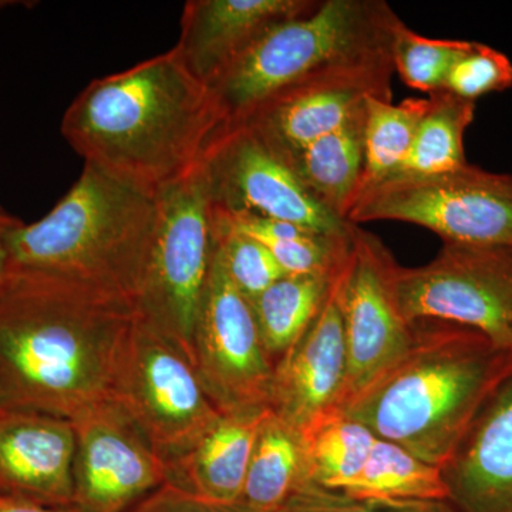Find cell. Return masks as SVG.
<instances>
[{"label":"cell","instance_id":"6da1fadb","mask_svg":"<svg viewBox=\"0 0 512 512\" xmlns=\"http://www.w3.org/2000/svg\"><path fill=\"white\" fill-rule=\"evenodd\" d=\"M136 319L123 296L13 269L0 296L3 407L73 421L109 403Z\"/></svg>","mask_w":512,"mask_h":512},{"label":"cell","instance_id":"7a4b0ae2","mask_svg":"<svg viewBox=\"0 0 512 512\" xmlns=\"http://www.w3.org/2000/svg\"><path fill=\"white\" fill-rule=\"evenodd\" d=\"M222 130L210 87L175 47L93 80L62 121L84 164L156 198L201 163Z\"/></svg>","mask_w":512,"mask_h":512},{"label":"cell","instance_id":"3957f363","mask_svg":"<svg viewBox=\"0 0 512 512\" xmlns=\"http://www.w3.org/2000/svg\"><path fill=\"white\" fill-rule=\"evenodd\" d=\"M412 325L409 352L336 412L441 468L485 399L511 372L512 353L454 323Z\"/></svg>","mask_w":512,"mask_h":512},{"label":"cell","instance_id":"277c9868","mask_svg":"<svg viewBox=\"0 0 512 512\" xmlns=\"http://www.w3.org/2000/svg\"><path fill=\"white\" fill-rule=\"evenodd\" d=\"M157 198L84 164L46 217L13 229V269L59 276L136 305L156 231Z\"/></svg>","mask_w":512,"mask_h":512},{"label":"cell","instance_id":"5b68a950","mask_svg":"<svg viewBox=\"0 0 512 512\" xmlns=\"http://www.w3.org/2000/svg\"><path fill=\"white\" fill-rule=\"evenodd\" d=\"M400 25L402 19L384 0H320L312 12L276 23L208 86L225 130L298 84L392 59Z\"/></svg>","mask_w":512,"mask_h":512},{"label":"cell","instance_id":"8992f818","mask_svg":"<svg viewBox=\"0 0 512 512\" xmlns=\"http://www.w3.org/2000/svg\"><path fill=\"white\" fill-rule=\"evenodd\" d=\"M157 205L136 311L194 365L195 325L217 249L214 204L202 160L160 192Z\"/></svg>","mask_w":512,"mask_h":512},{"label":"cell","instance_id":"52a82bcc","mask_svg":"<svg viewBox=\"0 0 512 512\" xmlns=\"http://www.w3.org/2000/svg\"><path fill=\"white\" fill-rule=\"evenodd\" d=\"M110 402L168 466L222 416L187 356L138 313L121 352Z\"/></svg>","mask_w":512,"mask_h":512},{"label":"cell","instance_id":"ba28073f","mask_svg":"<svg viewBox=\"0 0 512 512\" xmlns=\"http://www.w3.org/2000/svg\"><path fill=\"white\" fill-rule=\"evenodd\" d=\"M346 221H399L429 229L444 245L512 249V174L464 165L451 173L399 178L366 191Z\"/></svg>","mask_w":512,"mask_h":512},{"label":"cell","instance_id":"9c48e42d","mask_svg":"<svg viewBox=\"0 0 512 512\" xmlns=\"http://www.w3.org/2000/svg\"><path fill=\"white\" fill-rule=\"evenodd\" d=\"M394 288L410 325L454 323L512 353V249L443 245L429 264L397 266Z\"/></svg>","mask_w":512,"mask_h":512},{"label":"cell","instance_id":"30bf717a","mask_svg":"<svg viewBox=\"0 0 512 512\" xmlns=\"http://www.w3.org/2000/svg\"><path fill=\"white\" fill-rule=\"evenodd\" d=\"M397 266L376 235L355 225L348 256L333 279L348 348L339 409L412 348L413 325L404 319L394 288Z\"/></svg>","mask_w":512,"mask_h":512},{"label":"cell","instance_id":"8fae6325","mask_svg":"<svg viewBox=\"0 0 512 512\" xmlns=\"http://www.w3.org/2000/svg\"><path fill=\"white\" fill-rule=\"evenodd\" d=\"M194 365L220 412L269 409L275 365L251 302L232 284L217 249L195 325Z\"/></svg>","mask_w":512,"mask_h":512},{"label":"cell","instance_id":"7c38bea8","mask_svg":"<svg viewBox=\"0 0 512 512\" xmlns=\"http://www.w3.org/2000/svg\"><path fill=\"white\" fill-rule=\"evenodd\" d=\"M202 164L212 204L227 214L259 215L330 235L349 234L355 225L323 207L251 128L222 130Z\"/></svg>","mask_w":512,"mask_h":512},{"label":"cell","instance_id":"4fadbf2b","mask_svg":"<svg viewBox=\"0 0 512 512\" xmlns=\"http://www.w3.org/2000/svg\"><path fill=\"white\" fill-rule=\"evenodd\" d=\"M77 512H128L170 480V466L111 402L73 420Z\"/></svg>","mask_w":512,"mask_h":512},{"label":"cell","instance_id":"5bb4252c","mask_svg":"<svg viewBox=\"0 0 512 512\" xmlns=\"http://www.w3.org/2000/svg\"><path fill=\"white\" fill-rule=\"evenodd\" d=\"M393 73V59L333 70L279 93L239 126L251 128L286 163L362 114L370 99L392 101Z\"/></svg>","mask_w":512,"mask_h":512},{"label":"cell","instance_id":"9a60e30c","mask_svg":"<svg viewBox=\"0 0 512 512\" xmlns=\"http://www.w3.org/2000/svg\"><path fill=\"white\" fill-rule=\"evenodd\" d=\"M346 375L345 326L332 282L322 311L275 365L269 409L302 433L320 417L339 409Z\"/></svg>","mask_w":512,"mask_h":512},{"label":"cell","instance_id":"2e32d148","mask_svg":"<svg viewBox=\"0 0 512 512\" xmlns=\"http://www.w3.org/2000/svg\"><path fill=\"white\" fill-rule=\"evenodd\" d=\"M456 512H512V370L441 467Z\"/></svg>","mask_w":512,"mask_h":512},{"label":"cell","instance_id":"e0dca14e","mask_svg":"<svg viewBox=\"0 0 512 512\" xmlns=\"http://www.w3.org/2000/svg\"><path fill=\"white\" fill-rule=\"evenodd\" d=\"M74 454L72 420L6 410L0 416V494L49 507H70Z\"/></svg>","mask_w":512,"mask_h":512},{"label":"cell","instance_id":"ac0fdd59","mask_svg":"<svg viewBox=\"0 0 512 512\" xmlns=\"http://www.w3.org/2000/svg\"><path fill=\"white\" fill-rule=\"evenodd\" d=\"M320 0H190L178 50L191 73L210 86L262 33L312 12Z\"/></svg>","mask_w":512,"mask_h":512},{"label":"cell","instance_id":"d6986e66","mask_svg":"<svg viewBox=\"0 0 512 512\" xmlns=\"http://www.w3.org/2000/svg\"><path fill=\"white\" fill-rule=\"evenodd\" d=\"M269 410L252 407L222 413L183 458L170 464L168 483L211 503H239L256 433Z\"/></svg>","mask_w":512,"mask_h":512},{"label":"cell","instance_id":"ffe728a7","mask_svg":"<svg viewBox=\"0 0 512 512\" xmlns=\"http://www.w3.org/2000/svg\"><path fill=\"white\" fill-rule=\"evenodd\" d=\"M365 119L366 110L346 126L313 141L285 163L306 190L340 220L348 218L362 183Z\"/></svg>","mask_w":512,"mask_h":512},{"label":"cell","instance_id":"44dd1931","mask_svg":"<svg viewBox=\"0 0 512 512\" xmlns=\"http://www.w3.org/2000/svg\"><path fill=\"white\" fill-rule=\"evenodd\" d=\"M306 484L302 433L269 410L256 433L239 503L258 512H282Z\"/></svg>","mask_w":512,"mask_h":512},{"label":"cell","instance_id":"7402d4cb","mask_svg":"<svg viewBox=\"0 0 512 512\" xmlns=\"http://www.w3.org/2000/svg\"><path fill=\"white\" fill-rule=\"evenodd\" d=\"M336 274L285 275L251 301L262 345L274 365L322 311Z\"/></svg>","mask_w":512,"mask_h":512},{"label":"cell","instance_id":"603a6c76","mask_svg":"<svg viewBox=\"0 0 512 512\" xmlns=\"http://www.w3.org/2000/svg\"><path fill=\"white\" fill-rule=\"evenodd\" d=\"M221 212L232 228L264 244L285 275L336 274L348 256L355 228L346 235H330L259 215Z\"/></svg>","mask_w":512,"mask_h":512},{"label":"cell","instance_id":"cb8c5ba5","mask_svg":"<svg viewBox=\"0 0 512 512\" xmlns=\"http://www.w3.org/2000/svg\"><path fill=\"white\" fill-rule=\"evenodd\" d=\"M375 440L372 431L345 414L320 417L302 431L308 484L346 493L362 473Z\"/></svg>","mask_w":512,"mask_h":512},{"label":"cell","instance_id":"d4e9b609","mask_svg":"<svg viewBox=\"0 0 512 512\" xmlns=\"http://www.w3.org/2000/svg\"><path fill=\"white\" fill-rule=\"evenodd\" d=\"M474 114V101L460 99L446 90L430 94L409 156L393 180L451 173L467 165L464 134Z\"/></svg>","mask_w":512,"mask_h":512},{"label":"cell","instance_id":"484cf974","mask_svg":"<svg viewBox=\"0 0 512 512\" xmlns=\"http://www.w3.org/2000/svg\"><path fill=\"white\" fill-rule=\"evenodd\" d=\"M426 106L427 99H407L400 104L379 99L367 101L363 130L365 163L357 198L396 177L409 156Z\"/></svg>","mask_w":512,"mask_h":512},{"label":"cell","instance_id":"4316f807","mask_svg":"<svg viewBox=\"0 0 512 512\" xmlns=\"http://www.w3.org/2000/svg\"><path fill=\"white\" fill-rule=\"evenodd\" d=\"M379 500L447 501L441 468L376 437L362 473L346 493Z\"/></svg>","mask_w":512,"mask_h":512},{"label":"cell","instance_id":"83f0119b","mask_svg":"<svg viewBox=\"0 0 512 512\" xmlns=\"http://www.w3.org/2000/svg\"><path fill=\"white\" fill-rule=\"evenodd\" d=\"M470 46L468 40L431 39L402 25L394 33V72L410 89L434 94L444 90L448 73Z\"/></svg>","mask_w":512,"mask_h":512},{"label":"cell","instance_id":"f1b7e54d","mask_svg":"<svg viewBox=\"0 0 512 512\" xmlns=\"http://www.w3.org/2000/svg\"><path fill=\"white\" fill-rule=\"evenodd\" d=\"M214 221L218 255L232 284L249 302L285 276L264 244L232 228L215 207Z\"/></svg>","mask_w":512,"mask_h":512},{"label":"cell","instance_id":"f546056e","mask_svg":"<svg viewBox=\"0 0 512 512\" xmlns=\"http://www.w3.org/2000/svg\"><path fill=\"white\" fill-rule=\"evenodd\" d=\"M512 87V62L500 50L484 43L470 42L448 73L444 90L474 101L485 94L504 92Z\"/></svg>","mask_w":512,"mask_h":512},{"label":"cell","instance_id":"4dcf8cb0","mask_svg":"<svg viewBox=\"0 0 512 512\" xmlns=\"http://www.w3.org/2000/svg\"><path fill=\"white\" fill-rule=\"evenodd\" d=\"M282 512H456L448 501L360 498L306 484Z\"/></svg>","mask_w":512,"mask_h":512},{"label":"cell","instance_id":"1f68e13d","mask_svg":"<svg viewBox=\"0 0 512 512\" xmlns=\"http://www.w3.org/2000/svg\"><path fill=\"white\" fill-rule=\"evenodd\" d=\"M128 512H258L241 503L218 504L202 500L173 483H165Z\"/></svg>","mask_w":512,"mask_h":512},{"label":"cell","instance_id":"d6a6232c","mask_svg":"<svg viewBox=\"0 0 512 512\" xmlns=\"http://www.w3.org/2000/svg\"><path fill=\"white\" fill-rule=\"evenodd\" d=\"M23 222L0 208V296L8 288L12 278L13 266L10 259L8 238L10 232L22 225Z\"/></svg>","mask_w":512,"mask_h":512},{"label":"cell","instance_id":"836d02e7","mask_svg":"<svg viewBox=\"0 0 512 512\" xmlns=\"http://www.w3.org/2000/svg\"><path fill=\"white\" fill-rule=\"evenodd\" d=\"M0 512H77L70 507H49L23 498L0 494Z\"/></svg>","mask_w":512,"mask_h":512},{"label":"cell","instance_id":"e575fe53","mask_svg":"<svg viewBox=\"0 0 512 512\" xmlns=\"http://www.w3.org/2000/svg\"><path fill=\"white\" fill-rule=\"evenodd\" d=\"M20 5V2H13V0H0V9L9 8V6Z\"/></svg>","mask_w":512,"mask_h":512},{"label":"cell","instance_id":"d590c367","mask_svg":"<svg viewBox=\"0 0 512 512\" xmlns=\"http://www.w3.org/2000/svg\"><path fill=\"white\" fill-rule=\"evenodd\" d=\"M6 412L5 407H3L2 400H0V416H2L3 413Z\"/></svg>","mask_w":512,"mask_h":512}]
</instances>
